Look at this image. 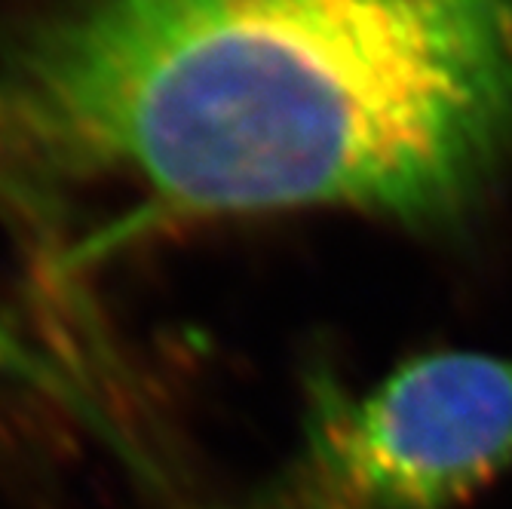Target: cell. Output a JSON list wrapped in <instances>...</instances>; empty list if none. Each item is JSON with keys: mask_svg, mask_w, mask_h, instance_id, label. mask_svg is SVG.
<instances>
[{"mask_svg": "<svg viewBox=\"0 0 512 509\" xmlns=\"http://www.w3.org/2000/svg\"><path fill=\"white\" fill-rule=\"evenodd\" d=\"M512 467V359L430 353L316 424L329 509H451Z\"/></svg>", "mask_w": 512, "mask_h": 509, "instance_id": "7a4b0ae2", "label": "cell"}, {"mask_svg": "<svg viewBox=\"0 0 512 509\" xmlns=\"http://www.w3.org/2000/svg\"><path fill=\"white\" fill-rule=\"evenodd\" d=\"M512 154V0H25L0 163L169 218L467 212Z\"/></svg>", "mask_w": 512, "mask_h": 509, "instance_id": "6da1fadb", "label": "cell"}, {"mask_svg": "<svg viewBox=\"0 0 512 509\" xmlns=\"http://www.w3.org/2000/svg\"><path fill=\"white\" fill-rule=\"evenodd\" d=\"M0 378H10L19 384L53 387L50 368H46L43 359L19 335H13L4 322H0Z\"/></svg>", "mask_w": 512, "mask_h": 509, "instance_id": "3957f363", "label": "cell"}]
</instances>
